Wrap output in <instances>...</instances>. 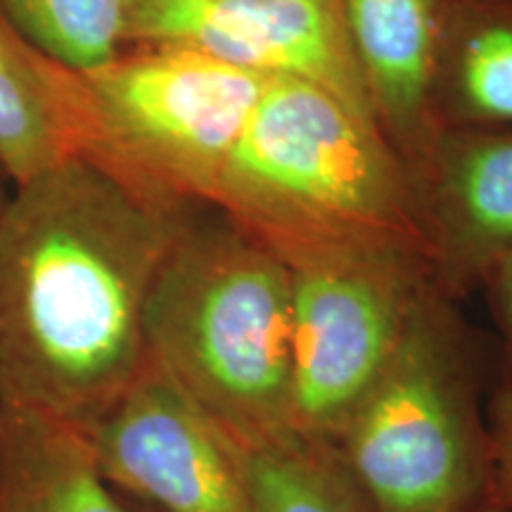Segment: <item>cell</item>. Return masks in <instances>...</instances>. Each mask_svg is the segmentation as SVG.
<instances>
[{
	"mask_svg": "<svg viewBox=\"0 0 512 512\" xmlns=\"http://www.w3.org/2000/svg\"><path fill=\"white\" fill-rule=\"evenodd\" d=\"M482 287L489 297V309L498 330L505 377L512 380V247L494 261L484 275Z\"/></svg>",
	"mask_w": 512,
	"mask_h": 512,
	"instance_id": "obj_17",
	"label": "cell"
},
{
	"mask_svg": "<svg viewBox=\"0 0 512 512\" xmlns=\"http://www.w3.org/2000/svg\"><path fill=\"white\" fill-rule=\"evenodd\" d=\"M328 448L366 512L494 503L479 344L437 285Z\"/></svg>",
	"mask_w": 512,
	"mask_h": 512,
	"instance_id": "obj_4",
	"label": "cell"
},
{
	"mask_svg": "<svg viewBox=\"0 0 512 512\" xmlns=\"http://www.w3.org/2000/svg\"><path fill=\"white\" fill-rule=\"evenodd\" d=\"M126 43L316 83L375 121L339 0H128Z\"/></svg>",
	"mask_w": 512,
	"mask_h": 512,
	"instance_id": "obj_8",
	"label": "cell"
},
{
	"mask_svg": "<svg viewBox=\"0 0 512 512\" xmlns=\"http://www.w3.org/2000/svg\"><path fill=\"white\" fill-rule=\"evenodd\" d=\"M29 43L74 72H93L128 48V0H0Z\"/></svg>",
	"mask_w": 512,
	"mask_h": 512,
	"instance_id": "obj_15",
	"label": "cell"
},
{
	"mask_svg": "<svg viewBox=\"0 0 512 512\" xmlns=\"http://www.w3.org/2000/svg\"><path fill=\"white\" fill-rule=\"evenodd\" d=\"M266 81L197 50L126 48L81 72L79 157L164 207H211Z\"/></svg>",
	"mask_w": 512,
	"mask_h": 512,
	"instance_id": "obj_5",
	"label": "cell"
},
{
	"mask_svg": "<svg viewBox=\"0 0 512 512\" xmlns=\"http://www.w3.org/2000/svg\"><path fill=\"white\" fill-rule=\"evenodd\" d=\"M233 446L256 512H366L328 446L297 434Z\"/></svg>",
	"mask_w": 512,
	"mask_h": 512,
	"instance_id": "obj_14",
	"label": "cell"
},
{
	"mask_svg": "<svg viewBox=\"0 0 512 512\" xmlns=\"http://www.w3.org/2000/svg\"><path fill=\"white\" fill-rule=\"evenodd\" d=\"M126 501V498H124ZM126 505L128 508H131L133 512H152V510H147V508H143V505H138V503H133V501H126Z\"/></svg>",
	"mask_w": 512,
	"mask_h": 512,
	"instance_id": "obj_20",
	"label": "cell"
},
{
	"mask_svg": "<svg viewBox=\"0 0 512 512\" xmlns=\"http://www.w3.org/2000/svg\"><path fill=\"white\" fill-rule=\"evenodd\" d=\"M292 278V432L328 446L399 347L434 278L413 247H347L285 261Z\"/></svg>",
	"mask_w": 512,
	"mask_h": 512,
	"instance_id": "obj_6",
	"label": "cell"
},
{
	"mask_svg": "<svg viewBox=\"0 0 512 512\" xmlns=\"http://www.w3.org/2000/svg\"><path fill=\"white\" fill-rule=\"evenodd\" d=\"M76 434L126 501L152 512H256L238 448L152 358Z\"/></svg>",
	"mask_w": 512,
	"mask_h": 512,
	"instance_id": "obj_7",
	"label": "cell"
},
{
	"mask_svg": "<svg viewBox=\"0 0 512 512\" xmlns=\"http://www.w3.org/2000/svg\"><path fill=\"white\" fill-rule=\"evenodd\" d=\"M195 207H164L86 157L15 183L0 202V408L72 432L150 361L145 316Z\"/></svg>",
	"mask_w": 512,
	"mask_h": 512,
	"instance_id": "obj_1",
	"label": "cell"
},
{
	"mask_svg": "<svg viewBox=\"0 0 512 512\" xmlns=\"http://www.w3.org/2000/svg\"><path fill=\"white\" fill-rule=\"evenodd\" d=\"M411 178L434 285L458 302L512 247V128H444Z\"/></svg>",
	"mask_w": 512,
	"mask_h": 512,
	"instance_id": "obj_9",
	"label": "cell"
},
{
	"mask_svg": "<svg viewBox=\"0 0 512 512\" xmlns=\"http://www.w3.org/2000/svg\"><path fill=\"white\" fill-rule=\"evenodd\" d=\"M477 512H512V510L503 508V505H498V503H489V505H484V508L477 510Z\"/></svg>",
	"mask_w": 512,
	"mask_h": 512,
	"instance_id": "obj_18",
	"label": "cell"
},
{
	"mask_svg": "<svg viewBox=\"0 0 512 512\" xmlns=\"http://www.w3.org/2000/svg\"><path fill=\"white\" fill-rule=\"evenodd\" d=\"M81 72L41 53L0 10V171L22 183L79 157Z\"/></svg>",
	"mask_w": 512,
	"mask_h": 512,
	"instance_id": "obj_11",
	"label": "cell"
},
{
	"mask_svg": "<svg viewBox=\"0 0 512 512\" xmlns=\"http://www.w3.org/2000/svg\"><path fill=\"white\" fill-rule=\"evenodd\" d=\"M444 128H512V0H467L448 29L432 88Z\"/></svg>",
	"mask_w": 512,
	"mask_h": 512,
	"instance_id": "obj_13",
	"label": "cell"
},
{
	"mask_svg": "<svg viewBox=\"0 0 512 512\" xmlns=\"http://www.w3.org/2000/svg\"><path fill=\"white\" fill-rule=\"evenodd\" d=\"M147 356L233 444L292 432L290 266L214 207H195L145 316Z\"/></svg>",
	"mask_w": 512,
	"mask_h": 512,
	"instance_id": "obj_3",
	"label": "cell"
},
{
	"mask_svg": "<svg viewBox=\"0 0 512 512\" xmlns=\"http://www.w3.org/2000/svg\"><path fill=\"white\" fill-rule=\"evenodd\" d=\"M494 503L512 510V380L503 377L486 406Z\"/></svg>",
	"mask_w": 512,
	"mask_h": 512,
	"instance_id": "obj_16",
	"label": "cell"
},
{
	"mask_svg": "<svg viewBox=\"0 0 512 512\" xmlns=\"http://www.w3.org/2000/svg\"><path fill=\"white\" fill-rule=\"evenodd\" d=\"M0 512H133L102 482L79 434L0 408Z\"/></svg>",
	"mask_w": 512,
	"mask_h": 512,
	"instance_id": "obj_12",
	"label": "cell"
},
{
	"mask_svg": "<svg viewBox=\"0 0 512 512\" xmlns=\"http://www.w3.org/2000/svg\"><path fill=\"white\" fill-rule=\"evenodd\" d=\"M5 181H8V178H5L3 171H0V202H3L5 195H8V188H5Z\"/></svg>",
	"mask_w": 512,
	"mask_h": 512,
	"instance_id": "obj_19",
	"label": "cell"
},
{
	"mask_svg": "<svg viewBox=\"0 0 512 512\" xmlns=\"http://www.w3.org/2000/svg\"><path fill=\"white\" fill-rule=\"evenodd\" d=\"M370 110L413 169L437 138L432 88L448 29L467 0H339Z\"/></svg>",
	"mask_w": 512,
	"mask_h": 512,
	"instance_id": "obj_10",
	"label": "cell"
},
{
	"mask_svg": "<svg viewBox=\"0 0 512 512\" xmlns=\"http://www.w3.org/2000/svg\"><path fill=\"white\" fill-rule=\"evenodd\" d=\"M211 207L283 261L382 245L425 254L411 169L380 126L290 76L266 81Z\"/></svg>",
	"mask_w": 512,
	"mask_h": 512,
	"instance_id": "obj_2",
	"label": "cell"
}]
</instances>
